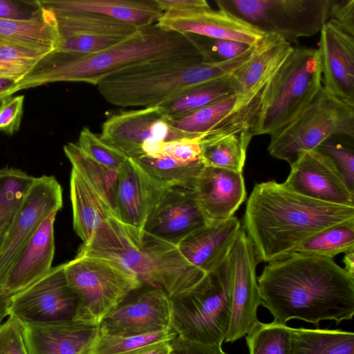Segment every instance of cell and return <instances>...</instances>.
<instances>
[{
	"label": "cell",
	"mask_w": 354,
	"mask_h": 354,
	"mask_svg": "<svg viewBox=\"0 0 354 354\" xmlns=\"http://www.w3.org/2000/svg\"><path fill=\"white\" fill-rule=\"evenodd\" d=\"M257 281L261 305L277 324L353 319L354 277L333 259L293 252L268 263Z\"/></svg>",
	"instance_id": "6da1fadb"
},
{
	"label": "cell",
	"mask_w": 354,
	"mask_h": 354,
	"mask_svg": "<svg viewBox=\"0 0 354 354\" xmlns=\"http://www.w3.org/2000/svg\"><path fill=\"white\" fill-rule=\"evenodd\" d=\"M351 220L354 206L313 199L270 180L254 186L243 228L259 262L270 263L290 255L317 233Z\"/></svg>",
	"instance_id": "7a4b0ae2"
},
{
	"label": "cell",
	"mask_w": 354,
	"mask_h": 354,
	"mask_svg": "<svg viewBox=\"0 0 354 354\" xmlns=\"http://www.w3.org/2000/svg\"><path fill=\"white\" fill-rule=\"evenodd\" d=\"M258 45L220 62H205L201 52L151 59L110 73L96 86L105 100L117 106H158L192 88L230 77L254 54Z\"/></svg>",
	"instance_id": "3957f363"
},
{
	"label": "cell",
	"mask_w": 354,
	"mask_h": 354,
	"mask_svg": "<svg viewBox=\"0 0 354 354\" xmlns=\"http://www.w3.org/2000/svg\"><path fill=\"white\" fill-rule=\"evenodd\" d=\"M201 52L189 35L166 30L154 24L107 49L89 55L52 52L17 82L4 98L21 90L58 82L97 85L106 75L129 66L173 55Z\"/></svg>",
	"instance_id": "277c9868"
},
{
	"label": "cell",
	"mask_w": 354,
	"mask_h": 354,
	"mask_svg": "<svg viewBox=\"0 0 354 354\" xmlns=\"http://www.w3.org/2000/svg\"><path fill=\"white\" fill-rule=\"evenodd\" d=\"M322 86L317 48L293 47L250 111L254 136L275 133L292 122Z\"/></svg>",
	"instance_id": "5b68a950"
},
{
	"label": "cell",
	"mask_w": 354,
	"mask_h": 354,
	"mask_svg": "<svg viewBox=\"0 0 354 354\" xmlns=\"http://www.w3.org/2000/svg\"><path fill=\"white\" fill-rule=\"evenodd\" d=\"M233 269L228 257L189 292L171 299V328L186 341L222 346L232 310Z\"/></svg>",
	"instance_id": "8992f818"
},
{
	"label": "cell",
	"mask_w": 354,
	"mask_h": 354,
	"mask_svg": "<svg viewBox=\"0 0 354 354\" xmlns=\"http://www.w3.org/2000/svg\"><path fill=\"white\" fill-rule=\"evenodd\" d=\"M64 270L77 297L74 320L88 325L99 326L127 297L143 286L118 263L93 255L77 253L64 263Z\"/></svg>",
	"instance_id": "52a82bcc"
},
{
	"label": "cell",
	"mask_w": 354,
	"mask_h": 354,
	"mask_svg": "<svg viewBox=\"0 0 354 354\" xmlns=\"http://www.w3.org/2000/svg\"><path fill=\"white\" fill-rule=\"evenodd\" d=\"M334 136L354 138V106L322 86L292 122L270 136L268 151L272 156L290 164L300 152L316 149Z\"/></svg>",
	"instance_id": "ba28073f"
},
{
	"label": "cell",
	"mask_w": 354,
	"mask_h": 354,
	"mask_svg": "<svg viewBox=\"0 0 354 354\" xmlns=\"http://www.w3.org/2000/svg\"><path fill=\"white\" fill-rule=\"evenodd\" d=\"M219 8L263 35L291 44L320 32L331 0H216Z\"/></svg>",
	"instance_id": "9c48e42d"
},
{
	"label": "cell",
	"mask_w": 354,
	"mask_h": 354,
	"mask_svg": "<svg viewBox=\"0 0 354 354\" xmlns=\"http://www.w3.org/2000/svg\"><path fill=\"white\" fill-rule=\"evenodd\" d=\"M203 135V134H202ZM201 136L179 130L159 106L114 113L102 124L100 137L126 156L157 158L165 142Z\"/></svg>",
	"instance_id": "30bf717a"
},
{
	"label": "cell",
	"mask_w": 354,
	"mask_h": 354,
	"mask_svg": "<svg viewBox=\"0 0 354 354\" xmlns=\"http://www.w3.org/2000/svg\"><path fill=\"white\" fill-rule=\"evenodd\" d=\"M63 206L61 185L53 176L35 177L0 245V294L16 259L41 223Z\"/></svg>",
	"instance_id": "8fae6325"
},
{
	"label": "cell",
	"mask_w": 354,
	"mask_h": 354,
	"mask_svg": "<svg viewBox=\"0 0 354 354\" xmlns=\"http://www.w3.org/2000/svg\"><path fill=\"white\" fill-rule=\"evenodd\" d=\"M64 263L50 270L26 289L12 295L9 315L23 324H43L74 320L78 307L70 288Z\"/></svg>",
	"instance_id": "7c38bea8"
},
{
	"label": "cell",
	"mask_w": 354,
	"mask_h": 354,
	"mask_svg": "<svg viewBox=\"0 0 354 354\" xmlns=\"http://www.w3.org/2000/svg\"><path fill=\"white\" fill-rule=\"evenodd\" d=\"M233 269L231 317L225 342H234L253 330L260 322L262 304L256 274L259 261L251 240L241 227L230 252Z\"/></svg>",
	"instance_id": "4fadbf2b"
},
{
	"label": "cell",
	"mask_w": 354,
	"mask_h": 354,
	"mask_svg": "<svg viewBox=\"0 0 354 354\" xmlns=\"http://www.w3.org/2000/svg\"><path fill=\"white\" fill-rule=\"evenodd\" d=\"M54 14L60 37L53 51L57 53L78 55L96 53L122 42L139 29L93 12L68 11Z\"/></svg>",
	"instance_id": "5bb4252c"
},
{
	"label": "cell",
	"mask_w": 354,
	"mask_h": 354,
	"mask_svg": "<svg viewBox=\"0 0 354 354\" xmlns=\"http://www.w3.org/2000/svg\"><path fill=\"white\" fill-rule=\"evenodd\" d=\"M171 299L161 289L142 286L127 297L99 325L100 332L137 335L171 330Z\"/></svg>",
	"instance_id": "9a60e30c"
},
{
	"label": "cell",
	"mask_w": 354,
	"mask_h": 354,
	"mask_svg": "<svg viewBox=\"0 0 354 354\" xmlns=\"http://www.w3.org/2000/svg\"><path fill=\"white\" fill-rule=\"evenodd\" d=\"M207 224L194 189L172 186L160 192L147 218L143 236L176 244Z\"/></svg>",
	"instance_id": "2e32d148"
},
{
	"label": "cell",
	"mask_w": 354,
	"mask_h": 354,
	"mask_svg": "<svg viewBox=\"0 0 354 354\" xmlns=\"http://www.w3.org/2000/svg\"><path fill=\"white\" fill-rule=\"evenodd\" d=\"M290 165L283 183L288 189L317 201L354 206V192L327 155L317 149L304 151Z\"/></svg>",
	"instance_id": "e0dca14e"
},
{
	"label": "cell",
	"mask_w": 354,
	"mask_h": 354,
	"mask_svg": "<svg viewBox=\"0 0 354 354\" xmlns=\"http://www.w3.org/2000/svg\"><path fill=\"white\" fill-rule=\"evenodd\" d=\"M319 32L317 50L322 86L329 94L354 106V36L328 21Z\"/></svg>",
	"instance_id": "ac0fdd59"
},
{
	"label": "cell",
	"mask_w": 354,
	"mask_h": 354,
	"mask_svg": "<svg viewBox=\"0 0 354 354\" xmlns=\"http://www.w3.org/2000/svg\"><path fill=\"white\" fill-rule=\"evenodd\" d=\"M78 253L111 260L134 274L143 286L153 288L150 263L142 241L116 217L99 227Z\"/></svg>",
	"instance_id": "d6986e66"
},
{
	"label": "cell",
	"mask_w": 354,
	"mask_h": 354,
	"mask_svg": "<svg viewBox=\"0 0 354 354\" xmlns=\"http://www.w3.org/2000/svg\"><path fill=\"white\" fill-rule=\"evenodd\" d=\"M162 189L130 158L118 169L117 218L140 241L147 218Z\"/></svg>",
	"instance_id": "ffe728a7"
},
{
	"label": "cell",
	"mask_w": 354,
	"mask_h": 354,
	"mask_svg": "<svg viewBox=\"0 0 354 354\" xmlns=\"http://www.w3.org/2000/svg\"><path fill=\"white\" fill-rule=\"evenodd\" d=\"M156 24L166 30L248 45L258 43L264 35L235 17L212 8L188 12H163Z\"/></svg>",
	"instance_id": "44dd1931"
},
{
	"label": "cell",
	"mask_w": 354,
	"mask_h": 354,
	"mask_svg": "<svg viewBox=\"0 0 354 354\" xmlns=\"http://www.w3.org/2000/svg\"><path fill=\"white\" fill-rule=\"evenodd\" d=\"M194 192L208 223L234 216L247 196L243 172L205 166L195 181Z\"/></svg>",
	"instance_id": "7402d4cb"
},
{
	"label": "cell",
	"mask_w": 354,
	"mask_h": 354,
	"mask_svg": "<svg viewBox=\"0 0 354 354\" xmlns=\"http://www.w3.org/2000/svg\"><path fill=\"white\" fill-rule=\"evenodd\" d=\"M142 246L150 263L153 287L171 298L189 292L207 274L187 261L174 244L143 236Z\"/></svg>",
	"instance_id": "603a6c76"
},
{
	"label": "cell",
	"mask_w": 354,
	"mask_h": 354,
	"mask_svg": "<svg viewBox=\"0 0 354 354\" xmlns=\"http://www.w3.org/2000/svg\"><path fill=\"white\" fill-rule=\"evenodd\" d=\"M57 212L39 225L10 269L2 292L12 296L47 274L55 254L54 223Z\"/></svg>",
	"instance_id": "cb8c5ba5"
},
{
	"label": "cell",
	"mask_w": 354,
	"mask_h": 354,
	"mask_svg": "<svg viewBox=\"0 0 354 354\" xmlns=\"http://www.w3.org/2000/svg\"><path fill=\"white\" fill-rule=\"evenodd\" d=\"M241 228L240 221L234 216L209 223L174 245L187 261L207 274L228 257Z\"/></svg>",
	"instance_id": "d4e9b609"
},
{
	"label": "cell",
	"mask_w": 354,
	"mask_h": 354,
	"mask_svg": "<svg viewBox=\"0 0 354 354\" xmlns=\"http://www.w3.org/2000/svg\"><path fill=\"white\" fill-rule=\"evenodd\" d=\"M253 135L248 121L239 113L201 139V160L205 167L243 172Z\"/></svg>",
	"instance_id": "484cf974"
},
{
	"label": "cell",
	"mask_w": 354,
	"mask_h": 354,
	"mask_svg": "<svg viewBox=\"0 0 354 354\" xmlns=\"http://www.w3.org/2000/svg\"><path fill=\"white\" fill-rule=\"evenodd\" d=\"M23 325L30 354H82L99 331L76 320Z\"/></svg>",
	"instance_id": "4316f807"
},
{
	"label": "cell",
	"mask_w": 354,
	"mask_h": 354,
	"mask_svg": "<svg viewBox=\"0 0 354 354\" xmlns=\"http://www.w3.org/2000/svg\"><path fill=\"white\" fill-rule=\"evenodd\" d=\"M293 46L274 35H264L254 54L230 77L234 93L258 95Z\"/></svg>",
	"instance_id": "83f0119b"
},
{
	"label": "cell",
	"mask_w": 354,
	"mask_h": 354,
	"mask_svg": "<svg viewBox=\"0 0 354 354\" xmlns=\"http://www.w3.org/2000/svg\"><path fill=\"white\" fill-rule=\"evenodd\" d=\"M53 12L81 11L96 13L138 28L156 24L163 12L156 0H39Z\"/></svg>",
	"instance_id": "f1b7e54d"
},
{
	"label": "cell",
	"mask_w": 354,
	"mask_h": 354,
	"mask_svg": "<svg viewBox=\"0 0 354 354\" xmlns=\"http://www.w3.org/2000/svg\"><path fill=\"white\" fill-rule=\"evenodd\" d=\"M73 228L85 243L114 212L97 192L73 169L70 176Z\"/></svg>",
	"instance_id": "f546056e"
},
{
	"label": "cell",
	"mask_w": 354,
	"mask_h": 354,
	"mask_svg": "<svg viewBox=\"0 0 354 354\" xmlns=\"http://www.w3.org/2000/svg\"><path fill=\"white\" fill-rule=\"evenodd\" d=\"M45 9L43 16L31 20L0 18V43L53 52L59 32L55 14Z\"/></svg>",
	"instance_id": "4dcf8cb0"
},
{
	"label": "cell",
	"mask_w": 354,
	"mask_h": 354,
	"mask_svg": "<svg viewBox=\"0 0 354 354\" xmlns=\"http://www.w3.org/2000/svg\"><path fill=\"white\" fill-rule=\"evenodd\" d=\"M260 93L256 95L234 93L186 117L169 120V123L174 127L185 132L205 134L236 115L253 102Z\"/></svg>",
	"instance_id": "1f68e13d"
},
{
	"label": "cell",
	"mask_w": 354,
	"mask_h": 354,
	"mask_svg": "<svg viewBox=\"0 0 354 354\" xmlns=\"http://www.w3.org/2000/svg\"><path fill=\"white\" fill-rule=\"evenodd\" d=\"M63 149L71 163L72 169L97 192L117 218L115 195L118 169L109 167L96 161L83 151L76 143L68 142Z\"/></svg>",
	"instance_id": "d6a6232c"
},
{
	"label": "cell",
	"mask_w": 354,
	"mask_h": 354,
	"mask_svg": "<svg viewBox=\"0 0 354 354\" xmlns=\"http://www.w3.org/2000/svg\"><path fill=\"white\" fill-rule=\"evenodd\" d=\"M290 354H354V334L341 330L290 327Z\"/></svg>",
	"instance_id": "836d02e7"
},
{
	"label": "cell",
	"mask_w": 354,
	"mask_h": 354,
	"mask_svg": "<svg viewBox=\"0 0 354 354\" xmlns=\"http://www.w3.org/2000/svg\"><path fill=\"white\" fill-rule=\"evenodd\" d=\"M233 94L227 77L192 88L158 106L169 120H178Z\"/></svg>",
	"instance_id": "e575fe53"
},
{
	"label": "cell",
	"mask_w": 354,
	"mask_h": 354,
	"mask_svg": "<svg viewBox=\"0 0 354 354\" xmlns=\"http://www.w3.org/2000/svg\"><path fill=\"white\" fill-rule=\"evenodd\" d=\"M131 159L161 188L183 186L194 189L204 167L202 162H185L167 156H144Z\"/></svg>",
	"instance_id": "d590c367"
},
{
	"label": "cell",
	"mask_w": 354,
	"mask_h": 354,
	"mask_svg": "<svg viewBox=\"0 0 354 354\" xmlns=\"http://www.w3.org/2000/svg\"><path fill=\"white\" fill-rule=\"evenodd\" d=\"M177 334L167 331L137 335L107 334L98 331L82 354H135L139 351L164 341H171Z\"/></svg>",
	"instance_id": "8d00e7d4"
},
{
	"label": "cell",
	"mask_w": 354,
	"mask_h": 354,
	"mask_svg": "<svg viewBox=\"0 0 354 354\" xmlns=\"http://www.w3.org/2000/svg\"><path fill=\"white\" fill-rule=\"evenodd\" d=\"M351 250H354V220L337 224L317 233L301 244L294 252L333 259Z\"/></svg>",
	"instance_id": "74e56055"
},
{
	"label": "cell",
	"mask_w": 354,
	"mask_h": 354,
	"mask_svg": "<svg viewBox=\"0 0 354 354\" xmlns=\"http://www.w3.org/2000/svg\"><path fill=\"white\" fill-rule=\"evenodd\" d=\"M35 177L12 167H0V229L9 225Z\"/></svg>",
	"instance_id": "f35d334b"
},
{
	"label": "cell",
	"mask_w": 354,
	"mask_h": 354,
	"mask_svg": "<svg viewBox=\"0 0 354 354\" xmlns=\"http://www.w3.org/2000/svg\"><path fill=\"white\" fill-rule=\"evenodd\" d=\"M250 354H290V327L274 322H259L246 335Z\"/></svg>",
	"instance_id": "ab89813d"
},
{
	"label": "cell",
	"mask_w": 354,
	"mask_h": 354,
	"mask_svg": "<svg viewBox=\"0 0 354 354\" xmlns=\"http://www.w3.org/2000/svg\"><path fill=\"white\" fill-rule=\"evenodd\" d=\"M51 53L0 43V78L17 82Z\"/></svg>",
	"instance_id": "60d3db41"
},
{
	"label": "cell",
	"mask_w": 354,
	"mask_h": 354,
	"mask_svg": "<svg viewBox=\"0 0 354 354\" xmlns=\"http://www.w3.org/2000/svg\"><path fill=\"white\" fill-rule=\"evenodd\" d=\"M317 150L329 156L354 192V138L334 136L322 143Z\"/></svg>",
	"instance_id": "b9f144b4"
},
{
	"label": "cell",
	"mask_w": 354,
	"mask_h": 354,
	"mask_svg": "<svg viewBox=\"0 0 354 354\" xmlns=\"http://www.w3.org/2000/svg\"><path fill=\"white\" fill-rule=\"evenodd\" d=\"M76 144L96 161L115 169H118L128 158L118 149L104 142L88 127H85L81 130Z\"/></svg>",
	"instance_id": "7bdbcfd3"
},
{
	"label": "cell",
	"mask_w": 354,
	"mask_h": 354,
	"mask_svg": "<svg viewBox=\"0 0 354 354\" xmlns=\"http://www.w3.org/2000/svg\"><path fill=\"white\" fill-rule=\"evenodd\" d=\"M189 35L201 51L205 62H220L232 59L252 46L229 39Z\"/></svg>",
	"instance_id": "ee69618b"
},
{
	"label": "cell",
	"mask_w": 354,
	"mask_h": 354,
	"mask_svg": "<svg viewBox=\"0 0 354 354\" xmlns=\"http://www.w3.org/2000/svg\"><path fill=\"white\" fill-rule=\"evenodd\" d=\"M0 354H30L24 325L11 315L0 325Z\"/></svg>",
	"instance_id": "f6af8a7d"
},
{
	"label": "cell",
	"mask_w": 354,
	"mask_h": 354,
	"mask_svg": "<svg viewBox=\"0 0 354 354\" xmlns=\"http://www.w3.org/2000/svg\"><path fill=\"white\" fill-rule=\"evenodd\" d=\"M203 135L165 142L160 156L185 162H202L201 139Z\"/></svg>",
	"instance_id": "bcb514c9"
},
{
	"label": "cell",
	"mask_w": 354,
	"mask_h": 354,
	"mask_svg": "<svg viewBox=\"0 0 354 354\" xmlns=\"http://www.w3.org/2000/svg\"><path fill=\"white\" fill-rule=\"evenodd\" d=\"M39 0H0V18L31 20L44 15Z\"/></svg>",
	"instance_id": "7dc6e473"
},
{
	"label": "cell",
	"mask_w": 354,
	"mask_h": 354,
	"mask_svg": "<svg viewBox=\"0 0 354 354\" xmlns=\"http://www.w3.org/2000/svg\"><path fill=\"white\" fill-rule=\"evenodd\" d=\"M24 97L22 95L10 96L0 101V132L11 136L19 130Z\"/></svg>",
	"instance_id": "c3c4849f"
},
{
	"label": "cell",
	"mask_w": 354,
	"mask_h": 354,
	"mask_svg": "<svg viewBox=\"0 0 354 354\" xmlns=\"http://www.w3.org/2000/svg\"><path fill=\"white\" fill-rule=\"evenodd\" d=\"M328 21L354 36V0H331Z\"/></svg>",
	"instance_id": "681fc988"
},
{
	"label": "cell",
	"mask_w": 354,
	"mask_h": 354,
	"mask_svg": "<svg viewBox=\"0 0 354 354\" xmlns=\"http://www.w3.org/2000/svg\"><path fill=\"white\" fill-rule=\"evenodd\" d=\"M171 354H227L220 345L203 344L183 340L178 337L171 341Z\"/></svg>",
	"instance_id": "f907efd6"
},
{
	"label": "cell",
	"mask_w": 354,
	"mask_h": 354,
	"mask_svg": "<svg viewBox=\"0 0 354 354\" xmlns=\"http://www.w3.org/2000/svg\"><path fill=\"white\" fill-rule=\"evenodd\" d=\"M163 12H188L210 8L205 0H156Z\"/></svg>",
	"instance_id": "816d5d0a"
},
{
	"label": "cell",
	"mask_w": 354,
	"mask_h": 354,
	"mask_svg": "<svg viewBox=\"0 0 354 354\" xmlns=\"http://www.w3.org/2000/svg\"><path fill=\"white\" fill-rule=\"evenodd\" d=\"M171 341H164L149 346L135 354H171Z\"/></svg>",
	"instance_id": "f5cc1de1"
},
{
	"label": "cell",
	"mask_w": 354,
	"mask_h": 354,
	"mask_svg": "<svg viewBox=\"0 0 354 354\" xmlns=\"http://www.w3.org/2000/svg\"><path fill=\"white\" fill-rule=\"evenodd\" d=\"M10 297L5 294H0V325L9 315L8 308Z\"/></svg>",
	"instance_id": "db71d44e"
},
{
	"label": "cell",
	"mask_w": 354,
	"mask_h": 354,
	"mask_svg": "<svg viewBox=\"0 0 354 354\" xmlns=\"http://www.w3.org/2000/svg\"><path fill=\"white\" fill-rule=\"evenodd\" d=\"M343 261L344 263V270L351 276L354 277V250L344 253Z\"/></svg>",
	"instance_id": "11a10c76"
},
{
	"label": "cell",
	"mask_w": 354,
	"mask_h": 354,
	"mask_svg": "<svg viewBox=\"0 0 354 354\" xmlns=\"http://www.w3.org/2000/svg\"><path fill=\"white\" fill-rule=\"evenodd\" d=\"M15 82L13 80L0 78V101L3 99L5 93L12 87Z\"/></svg>",
	"instance_id": "9f6ffc18"
},
{
	"label": "cell",
	"mask_w": 354,
	"mask_h": 354,
	"mask_svg": "<svg viewBox=\"0 0 354 354\" xmlns=\"http://www.w3.org/2000/svg\"><path fill=\"white\" fill-rule=\"evenodd\" d=\"M9 225L5 226L0 229V245L3 239L6 230Z\"/></svg>",
	"instance_id": "6f0895ef"
}]
</instances>
